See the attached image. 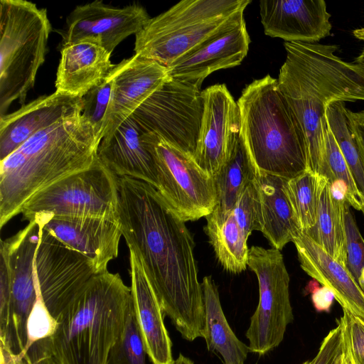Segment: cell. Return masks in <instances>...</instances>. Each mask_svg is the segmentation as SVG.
<instances>
[{"mask_svg": "<svg viewBox=\"0 0 364 364\" xmlns=\"http://www.w3.org/2000/svg\"><path fill=\"white\" fill-rule=\"evenodd\" d=\"M117 181L122 236L142 263L164 314L183 339L203 338V294L186 222L151 184L129 177Z\"/></svg>", "mask_w": 364, "mask_h": 364, "instance_id": "1", "label": "cell"}, {"mask_svg": "<svg viewBox=\"0 0 364 364\" xmlns=\"http://www.w3.org/2000/svg\"><path fill=\"white\" fill-rule=\"evenodd\" d=\"M287 55L279 87L305 135L307 170L323 175L327 106L336 102L364 101V68L338 57L336 45L284 43Z\"/></svg>", "mask_w": 364, "mask_h": 364, "instance_id": "2", "label": "cell"}, {"mask_svg": "<svg viewBox=\"0 0 364 364\" xmlns=\"http://www.w3.org/2000/svg\"><path fill=\"white\" fill-rule=\"evenodd\" d=\"M99 144L80 112L39 131L0 161V228L33 196L92 166Z\"/></svg>", "mask_w": 364, "mask_h": 364, "instance_id": "3", "label": "cell"}, {"mask_svg": "<svg viewBox=\"0 0 364 364\" xmlns=\"http://www.w3.org/2000/svg\"><path fill=\"white\" fill-rule=\"evenodd\" d=\"M131 288L118 273L94 276L56 319L54 333L43 338L59 364H107L124 330Z\"/></svg>", "mask_w": 364, "mask_h": 364, "instance_id": "4", "label": "cell"}, {"mask_svg": "<svg viewBox=\"0 0 364 364\" xmlns=\"http://www.w3.org/2000/svg\"><path fill=\"white\" fill-rule=\"evenodd\" d=\"M237 103L241 137L259 172L290 179L307 170L305 135L277 79L254 80Z\"/></svg>", "mask_w": 364, "mask_h": 364, "instance_id": "5", "label": "cell"}, {"mask_svg": "<svg viewBox=\"0 0 364 364\" xmlns=\"http://www.w3.org/2000/svg\"><path fill=\"white\" fill-rule=\"evenodd\" d=\"M250 0H183L150 18L135 35L134 54L168 67L244 19Z\"/></svg>", "mask_w": 364, "mask_h": 364, "instance_id": "6", "label": "cell"}, {"mask_svg": "<svg viewBox=\"0 0 364 364\" xmlns=\"http://www.w3.org/2000/svg\"><path fill=\"white\" fill-rule=\"evenodd\" d=\"M52 26L46 9L26 0L0 1V115L24 105L46 60Z\"/></svg>", "mask_w": 364, "mask_h": 364, "instance_id": "7", "label": "cell"}, {"mask_svg": "<svg viewBox=\"0 0 364 364\" xmlns=\"http://www.w3.org/2000/svg\"><path fill=\"white\" fill-rule=\"evenodd\" d=\"M117 176L99 159L33 196L23 207L24 220L36 214L100 218L119 221Z\"/></svg>", "mask_w": 364, "mask_h": 364, "instance_id": "8", "label": "cell"}, {"mask_svg": "<svg viewBox=\"0 0 364 364\" xmlns=\"http://www.w3.org/2000/svg\"><path fill=\"white\" fill-rule=\"evenodd\" d=\"M141 139L155 163L157 190L171 210L184 222L210 215L217 204L214 178L192 156L159 136L143 134Z\"/></svg>", "mask_w": 364, "mask_h": 364, "instance_id": "9", "label": "cell"}, {"mask_svg": "<svg viewBox=\"0 0 364 364\" xmlns=\"http://www.w3.org/2000/svg\"><path fill=\"white\" fill-rule=\"evenodd\" d=\"M39 239V223L33 219L14 236L1 240L11 297L7 307L0 311V348L16 359L22 358L28 348L27 323L38 296L34 259Z\"/></svg>", "mask_w": 364, "mask_h": 364, "instance_id": "10", "label": "cell"}, {"mask_svg": "<svg viewBox=\"0 0 364 364\" xmlns=\"http://www.w3.org/2000/svg\"><path fill=\"white\" fill-rule=\"evenodd\" d=\"M247 266L259 284V303L245 336L249 350L264 355L282 342L294 314L289 295V275L283 255L276 248L252 246Z\"/></svg>", "mask_w": 364, "mask_h": 364, "instance_id": "11", "label": "cell"}, {"mask_svg": "<svg viewBox=\"0 0 364 364\" xmlns=\"http://www.w3.org/2000/svg\"><path fill=\"white\" fill-rule=\"evenodd\" d=\"M203 113L200 87L169 76L132 117L143 134H154L193 157Z\"/></svg>", "mask_w": 364, "mask_h": 364, "instance_id": "12", "label": "cell"}, {"mask_svg": "<svg viewBox=\"0 0 364 364\" xmlns=\"http://www.w3.org/2000/svg\"><path fill=\"white\" fill-rule=\"evenodd\" d=\"M35 220L40 227L34 259L36 287L56 320L77 292L98 273L88 257L55 237Z\"/></svg>", "mask_w": 364, "mask_h": 364, "instance_id": "13", "label": "cell"}, {"mask_svg": "<svg viewBox=\"0 0 364 364\" xmlns=\"http://www.w3.org/2000/svg\"><path fill=\"white\" fill-rule=\"evenodd\" d=\"M203 113L193 159L213 178L231 156L240 138V109L224 84L202 91Z\"/></svg>", "mask_w": 364, "mask_h": 364, "instance_id": "14", "label": "cell"}, {"mask_svg": "<svg viewBox=\"0 0 364 364\" xmlns=\"http://www.w3.org/2000/svg\"><path fill=\"white\" fill-rule=\"evenodd\" d=\"M149 18L146 9L136 4L120 8L95 0L78 5L67 16L60 33L63 45L88 41L112 53L123 40L139 33Z\"/></svg>", "mask_w": 364, "mask_h": 364, "instance_id": "15", "label": "cell"}, {"mask_svg": "<svg viewBox=\"0 0 364 364\" xmlns=\"http://www.w3.org/2000/svg\"><path fill=\"white\" fill-rule=\"evenodd\" d=\"M168 77L166 67L137 54L117 64L102 139L130 117Z\"/></svg>", "mask_w": 364, "mask_h": 364, "instance_id": "16", "label": "cell"}, {"mask_svg": "<svg viewBox=\"0 0 364 364\" xmlns=\"http://www.w3.org/2000/svg\"><path fill=\"white\" fill-rule=\"evenodd\" d=\"M33 219L40 221L62 242L88 257L98 274L108 271V264L118 255L122 233L117 220L48 214H36L30 220Z\"/></svg>", "mask_w": 364, "mask_h": 364, "instance_id": "17", "label": "cell"}, {"mask_svg": "<svg viewBox=\"0 0 364 364\" xmlns=\"http://www.w3.org/2000/svg\"><path fill=\"white\" fill-rule=\"evenodd\" d=\"M264 32L290 43H316L331 34V14L323 0H262Z\"/></svg>", "mask_w": 364, "mask_h": 364, "instance_id": "18", "label": "cell"}, {"mask_svg": "<svg viewBox=\"0 0 364 364\" xmlns=\"http://www.w3.org/2000/svg\"><path fill=\"white\" fill-rule=\"evenodd\" d=\"M250 38L245 20L207 39L167 67L170 77L200 87L212 73L240 65Z\"/></svg>", "mask_w": 364, "mask_h": 364, "instance_id": "19", "label": "cell"}, {"mask_svg": "<svg viewBox=\"0 0 364 364\" xmlns=\"http://www.w3.org/2000/svg\"><path fill=\"white\" fill-rule=\"evenodd\" d=\"M82 97L55 92L0 117V161L39 131L82 112Z\"/></svg>", "mask_w": 364, "mask_h": 364, "instance_id": "20", "label": "cell"}, {"mask_svg": "<svg viewBox=\"0 0 364 364\" xmlns=\"http://www.w3.org/2000/svg\"><path fill=\"white\" fill-rule=\"evenodd\" d=\"M292 242L301 269L318 284L328 287L343 310L364 321V291L348 268L304 232L301 231Z\"/></svg>", "mask_w": 364, "mask_h": 364, "instance_id": "21", "label": "cell"}, {"mask_svg": "<svg viewBox=\"0 0 364 364\" xmlns=\"http://www.w3.org/2000/svg\"><path fill=\"white\" fill-rule=\"evenodd\" d=\"M129 264L134 311L146 353L152 364H173L165 314L142 263L132 250Z\"/></svg>", "mask_w": 364, "mask_h": 364, "instance_id": "22", "label": "cell"}, {"mask_svg": "<svg viewBox=\"0 0 364 364\" xmlns=\"http://www.w3.org/2000/svg\"><path fill=\"white\" fill-rule=\"evenodd\" d=\"M143 133L132 116L100 142L98 159L117 177H129L158 189L156 166L144 144Z\"/></svg>", "mask_w": 364, "mask_h": 364, "instance_id": "23", "label": "cell"}, {"mask_svg": "<svg viewBox=\"0 0 364 364\" xmlns=\"http://www.w3.org/2000/svg\"><path fill=\"white\" fill-rule=\"evenodd\" d=\"M107 50L88 41L62 46L57 70L56 92L83 97L101 83L116 66Z\"/></svg>", "mask_w": 364, "mask_h": 364, "instance_id": "24", "label": "cell"}, {"mask_svg": "<svg viewBox=\"0 0 364 364\" xmlns=\"http://www.w3.org/2000/svg\"><path fill=\"white\" fill-rule=\"evenodd\" d=\"M287 179L257 171L261 232L274 248L281 250L301 232L286 191Z\"/></svg>", "mask_w": 364, "mask_h": 364, "instance_id": "25", "label": "cell"}, {"mask_svg": "<svg viewBox=\"0 0 364 364\" xmlns=\"http://www.w3.org/2000/svg\"><path fill=\"white\" fill-rule=\"evenodd\" d=\"M205 309L203 338L209 351H216L224 364H244L249 348L242 342L230 328L220 304L218 287L211 276L201 283Z\"/></svg>", "mask_w": 364, "mask_h": 364, "instance_id": "26", "label": "cell"}, {"mask_svg": "<svg viewBox=\"0 0 364 364\" xmlns=\"http://www.w3.org/2000/svg\"><path fill=\"white\" fill-rule=\"evenodd\" d=\"M346 201L335 198L328 179L319 175L316 223L305 232L332 258L347 267L345 230Z\"/></svg>", "mask_w": 364, "mask_h": 364, "instance_id": "27", "label": "cell"}, {"mask_svg": "<svg viewBox=\"0 0 364 364\" xmlns=\"http://www.w3.org/2000/svg\"><path fill=\"white\" fill-rule=\"evenodd\" d=\"M257 171L240 134L234 151L214 178L217 204L205 217L206 223L220 225L227 219L241 193L255 178Z\"/></svg>", "mask_w": 364, "mask_h": 364, "instance_id": "28", "label": "cell"}, {"mask_svg": "<svg viewBox=\"0 0 364 364\" xmlns=\"http://www.w3.org/2000/svg\"><path fill=\"white\" fill-rule=\"evenodd\" d=\"M205 232L223 268L237 274L246 269L249 255L247 237L232 213L220 225L206 223Z\"/></svg>", "mask_w": 364, "mask_h": 364, "instance_id": "29", "label": "cell"}, {"mask_svg": "<svg viewBox=\"0 0 364 364\" xmlns=\"http://www.w3.org/2000/svg\"><path fill=\"white\" fill-rule=\"evenodd\" d=\"M344 102H336L328 105L325 117L357 185L364 194V166L358 147L348 122Z\"/></svg>", "mask_w": 364, "mask_h": 364, "instance_id": "30", "label": "cell"}, {"mask_svg": "<svg viewBox=\"0 0 364 364\" xmlns=\"http://www.w3.org/2000/svg\"><path fill=\"white\" fill-rule=\"evenodd\" d=\"M319 174L308 171L287 179L286 191L301 232L311 230L316 223Z\"/></svg>", "mask_w": 364, "mask_h": 364, "instance_id": "31", "label": "cell"}, {"mask_svg": "<svg viewBox=\"0 0 364 364\" xmlns=\"http://www.w3.org/2000/svg\"><path fill=\"white\" fill-rule=\"evenodd\" d=\"M331 183L339 181L346 188V201L364 216V194L359 189L328 124L325 129V169L323 175Z\"/></svg>", "mask_w": 364, "mask_h": 364, "instance_id": "32", "label": "cell"}, {"mask_svg": "<svg viewBox=\"0 0 364 364\" xmlns=\"http://www.w3.org/2000/svg\"><path fill=\"white\" fill-rule=\"evenodd\" d=\"M146 354L132 301L124 330L109 352L107 364H146Z\"/></svg>", "mask_w": 364, "mask_h": 364, "instance_id": "33", "label": "cell"}, {"mask_svg": "<svg viewBox=\"0 0 364 364\" xmlns=\"http://www.w3.org/2000/svg\"><path fill=\"white\" fill-rule=\"evenodd\" d=\"M115 71L116 66L101 83L91 89L82 97V116L92 127L100 142L102 140V133L110 101Z\"/></svg>", "mask_w": 364, "mask_h": 364, "instance_id": "34", "label": "cell"}, {"mask_svg": "<svg viewBox=\"0 0 364 364\" xmlns=\"http://www.w3.org/2000/svg\"><path fill=\"white\" fill-rule=\"evenodd\" d=\"M232 213L247 238L253 230L261 231L259 196L253 181L240 196Z\"/></svg>", "mask_w": 364, "mask_h": 364, "instance_id": "35", "label": "cell"}, {"mask_svg": "<svg viewBox=\"0 0 364 364\" xmlns=\"http://www.w3.org/2000/svg\"><path fill=\"white\" fill-rule=\"evenodd\" d=\"M345 230L347 268L358 283L364 267V238L347 203L345 208Z\"/></svg>", "mask_w": 364, "mask_h": 364, "instance_id": "36", "label": "cell"}, {"mask_svg": "<svg viewBox=\"0 0 364 364\" xmlns=\"http://www.w3.org/2000/svg\"><path fill=\"white\" fill-rule=\"evenodd\" d=\"M36 291L37 299L27 323L28 348L34 342L50 337L57 326L56 320L49 313L37 289Z\"/></svg>", "mask_w": 364, "mask_h": 364, "instance_id": "37", "label": "cell"}, {"mask_svg": "<svg viewBox=\"0 0 364 364\" xmlns=\"http://www.w3.org/2000/svg\"><path fill=\"white\" fill-rule=\"evenodd\" d=\"M345 318L342 316L337 321V326L323 338L316 355L302 364H335L342 348Z\"/></svg>", "mask_w": 364, "mask_h": 364, "instance_id": "38", "label": "cell"}, {"mask_svg": "<svg viewBox=\"0 0 364 364\" xmlns=\"http://www.w3.org/2000/svg\"><path fill=\"white\" fill-rule=\"evenodd\" d=\"M347 317V333L355 364H364V321L343 310Z\"/></svg>", "mask_w": 364, "mask_h": 364, "instance_id": "39", "label": "cell"}, {"mask_svg": "<svg viewBox=\"0 0 364 364\" xmlns=\"http://www.w3.org/2000/svg\"><path fill=\"white\" fill-rule=\"evenodd\" d=\"M318 284L314 279L309 282L306 289L311 294V301L316 311L328 313L335 299L334 295L328 287L324 286L319 287Z\"/></svg>", "mask_w": 364, "mask_h": 364, "instance_id": "40", "label": "cell"}, {"mask_svg": "<svg viewBox=\"0 0 364 364\" xmlns=\"http://www.w3.org/2000/svg\"><path fill=\"white\" fill-rule=\"evenodd\" d=\"M25 357L29 364H59L47 348L43 339L32 343Z\"/></svg>", "mask_w": 364, "mask_h": 364, "instance_id": "41", "label": "cell"}, {"mask_svg": "<svg viewBox=\"0 0 364 364\" xmlns=\"http://www.w3.org/2000/svg\"><path fill=\"white\" fill-rule=\"evenodd\" d=\"M347 116L364 166V110L352 112L348 109Z\"/></svg>", "mask_w": 364, "mask_h": 364, "instance_id": "42", "label": "cell"}, {"mask_svg": "<svg viewBox=\"0 0 364 364\" xmlns=\"http://www.w3.org/2000/svg\"><path fill=\"white\" fill-rule=\"evenodd\" d=\"M15 360L7 352L0 348V364H14Z\"/></svg>", "mask_w": 364, "mask_h": 364, "instance_id": "43", "label": "cell"}, {"mask_svg": "<svg viewBox=\"0 0 364 364\" xmlns=\"http://www.w3.org/2000/svg\"><path fill=\"white\" fill-rule=\"evenodd\" d=\"M173 364H193V362L182 353H180L178 357L174 360Z\"/></svg>", "mask_w": 364, "mask_h": 364, "instance_id": "44", "label": "cell"}, {"mask_svg": "<svg viewBox=\"0 0 364 364\" xmlns=\"http://www.w3.org/2000/svg\"><path fill=\"white\" fill-rule=\"evenodd\" d=\"M353 35L358 40L364 41V26L353 30Z\"/></svg>", "mask_w": 364, "mask_h": 364, "instance_id": "45", "label": "cell"}, {"mask_svg": "<svg viewBox=\"0 0 364 364\" xmlns=\"http://www.w3.org/2000/svg\"><path fill=\"white\" fill-rule=\"evenodd\" d=\"M353 63L360 65V66L364 68V48H363L362 51L358 55V56L355 58Z\"/></svg>", "mask_w": 364, "mask_h": 364, "instance_id": "46", "label": "cell"}, {"mask_svg": "<svg viewBox=\"0 0 364 364\" xmlns=\"http://www.w3.org/2000/svg\"><path fill=\"white\" fill-rule=\"evenodd\" d=\"M358 284L364 291V267L361 271L360 278Z\"/></svg>", "mask_w": 364, "mask_h": 364, "instance_id": "47", "label": "cell"}, {"mask_svg": "<svg viewBox=\"0 0 364 364\" xmlns=\"http://www.w3.org/2000/svg\"><path fill=\"white\" fill-rule=\"evenodd\" d=\"M14 364H29V363L24 355L22 358L15 360Z\"/></svg>", "mask_w": 364, "mask_h": 364, "instance_id": "48", "label": "cell"}]
</instances>
